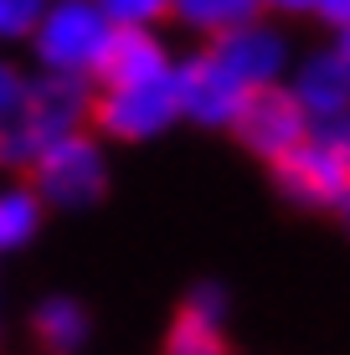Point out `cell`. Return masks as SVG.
<instances>
[{"label": "cell", "instance_id": "1", "mask_svg": "<svg viewBox=\"0 0 350 355\" xmlns=\"http://www.w3.org/2000/svg\"><path fill=\"white\" fill-rule=\"evenodd\" d=\"M283 191L299 196L309 206H345L350 201V119H340V134L324 129L320 139H304L299 150H288L283 160H273Z\"/></svg>", "mask_w": 350, "mask_h": 355}, {"label": "cell", "instance_id": "2", "mask_svg": "<svg viewBox=\"0 0 350 355\" xmlns=\"http://www.w3.org/2000/svg\"><path fill=\"white\" fill-rule=\"evenodd\" d=\"M108 16L93 0H57L52 10H42V21H36V52H42L46 72H88L98 62L103 42H108Z\"/></svg>", "mask_w": 350, "mask_h": 355}, {"label": "cell", "instance_id": "3", "mask_svg": "<svg viewBox=\"0 0 350 355\" xmlns=\"http://www.w3.org/2000/svg\"><path fill=\"white\" fill-rule=\"evenodd\" d=\"M26 170L36 175V196H46L57 206H88L103 191V160L93 150V139L78 134V129L57 134L52 144H42Z\"/></svg>", "mask_w": 350, "mask_h": 355}, {"label": "cell", "instance_id": "4", "mask_svg": "<svg viewBox=\"0 0 350 355\" xmlns=\"http://www.w3.org/2000/svg\"><path fill=\"white\" fill-rule=\"evenodd\" d=\"M232 129H237V139H243L247 150L263 155V160H283L288 150H299V144L309 139V114H304V103H299L294 93L263 83V88H247Z\"/></svg>", "mask_w": 350, "mask_h": 355}, {"label": "cell", "instance_id": "5", "mask_svg": "<svg viewBox=\"0 0 350 355\" xmlns=\"http://www.w3.org/2000/svg\"><path fill=\"white\" fill-rule=\"evenodd\" d=\"M175 114H180V98L170 72L139 83V88H114L103 98H88V119L108 134H124V139H144V134L165 129Z\"/></svg>", "mask_w": 350, "mask_h": 355}, {"label": "cell", "instance_id": "6", "mask_svg": "<svg viewBox=\"0 0 350 355\" xmlns=\"http://www.w3.org/2000/svg\"><path fill=\"white\" fill-rule=\"evenodd\" d=\"M82 119H88V88H82V78L78 72H46V78L26 83L16 124L26 129V139L42 150L57 134H72Z\"/></svg>", "mask_w": 350, "mask_h": 355}, {"label": "cell", "instance_id": "7", "mask_svg": "<svg viewBox=\"0 0 350 355\" xmlns=\"http://www.w3.org/2000/svg\"><path fill=\"white\" fill-rule=\"evenodd\" d=\"M160 355H227V299H222V288L201 284L180 304L170 329H165Z\"/></svg>", "mask_w": 350, "mask_h": 355}, {"label": "cell", "instance_id": "8", "mask_svg": "<svg viewBox=\"0 0 350 355\" xmlns=\"http://www.w3.org/2000/svg\"><path fill=\"white\" fill-rule=\"evenodd\" d=\"M175 98H180V114L201 119V124H232L237 108H243V98H247V88L222 62L196 57L191 67L175 72Z\"/></svg>", "mask_w": 350, "mask_h": 355}, {"label": "cell", "instance_id": "9", "mask_svg": "<svg viewBox=\"0 0 350 355\" xmlns=\"http://www.w3.org/2000/svg\"><path fill=\"white\" fill-rule=\"evenodd\" d=\"M88 72H98L108 93L114 88H139V83H150V78L165 72V57L139 26H114L108 42H103V52H98V62Z\"/></svg>", "mask_w": 350, "mask_h": 355}, {"label": "cell", "instance_id": "10", "mask_svg": "<svg viewBox=\"0 0 350 355\" xmlns=\"http://www.w3.org/2000/svg\"><path fill=\"white\" fill-rule=\"evenodd\" d=\"M211 62H222L243 88H263L279 67V36L273 31H252V26H237V31H222L211 46Z\"/></svg>", "mask_w": 350, "mask_h": 355}, {"label": "cell", "instance_id": "11", "mask_svg": "<svg viewBox=\"0 0 350 355\" xmlns=\"http://www.w3.org/2000/svg\"><path fill=\"white\" fill-rule=\"evenodd\" d=\"M31 335L42 340L46 355H78L93 335V320L72 293H52L31 309Z\"/></svg>", "mask_w": 350, "mask_h": 355}, {"label": "cell", "instance_id": "12", "mask_svg": "<svg viewBox=\"0 0 350 355\" xmlns=\"http://www.w3.org/2000/svg\"><path fill=\"white\" fill-rule=\"evenodd\" d=\"M294 98L304 103L309 119H320V124L350 119V72L340 67V57H320V62H309Z\"/></svg>", "mask_w": 350, "mask_h": 355}, {"label": "cell", "instance_id": "13", "mask_svg": "<svg viewBox=\"0 0 350 355\" xmlns=\"http://www.w3.org/2000/svg\"><path fill=\"white\" fill-rule=\"evenodd\" d=\"M36 227H42V196L26 191V186L0 191V252L26 248Z\"/></svg>", "mask_w": 350, "mask_h": 355}, {"label": "cell", "instance_id": "14", "mask_svg": "<svg viewBox=\"0 0 350 355\" xmlns=\"http://www.w3.org/2000/svg\"><path fill=\"white\" fill-rule=\"evenodd\" d=\"M175 10L191 21V26L222 36V31H237L252 21V10H258V0H175Z\"/></svg>", "mask_w": 350, "mask_h": 355}, {"label": "cell", "instance_id": "15", "mask_svg": "<svg viewBox=\"0 0 350 355\" xmlns=\"http://www.w3.org/2000/svg\"><path fill=\"white\" fill-rule=\"evenodd\" d=\"M46 0H0V36H31Z\"/></svg>", "mask_w": 350, "mask_h": 355}, {"label": "cell", "instance_id": "16", "mask_svg": "<svg viewBox=\"0 0 350 355\" xmlns=\"http://www.w3.org/2000/svg\"><path fill=\"white\" fill-rule=\"evenodd\" d=\"M98 10L108 21H119V26H139V21H150V16H165L170 0H98Z\"/></svg>", "mask_w": 350, "mask_h": 355}, {"label": "cell", "instance_id": "17", "mask_svg": "<svg viewBox=\"0 0 350 355\" xmlns=\"http://www.w3.org/2000/svg\"><path fill=\"white\" fill-rule=\"evenodd\" d=\"M21 98H26V78L0 57V124H10L21 114Z\"/></svg>", "mask_w": 350, "mask_h": 355}, {"label": "cell", "instance_id": "18", "mask_svg": "<svg viewBox=\"0 0 350 355\" xmlns=\"http://www.w3.org/2000/svg\"><path fill=\"white\" fill-rule=\"evenodd\" d=\"M309 6H315L324 21H335V26H350V0H309Z\"/></svg>", "mask_w": 350, "mask_h": 355}, {"label": "cell", "instance_id": "19", "mask_svg": "<svg viewBox=\"0 0 350 355\" xmlns=\"http://www.w3.org/2000/svg\"><path fill=\"white\" fill-rule=\"evenodd\" d=\"M340 67L350 72V36H345V46H340Z\"/></svg>", "mask_w": 350, "mask_h": 355}, {"label": "cell", "instance_id": "20", "mask_svg": "<svg viewBox=\"0 0 350 355\" xmlns=\"http://www.w3.org/2000/svg\"><path fill=\"white\" fill-rule=\"evenodd\" d=\"M273 6H309V0H273Z\"/></svg>", "mask_w": 350, "mask_h": 355}]
</instances>
